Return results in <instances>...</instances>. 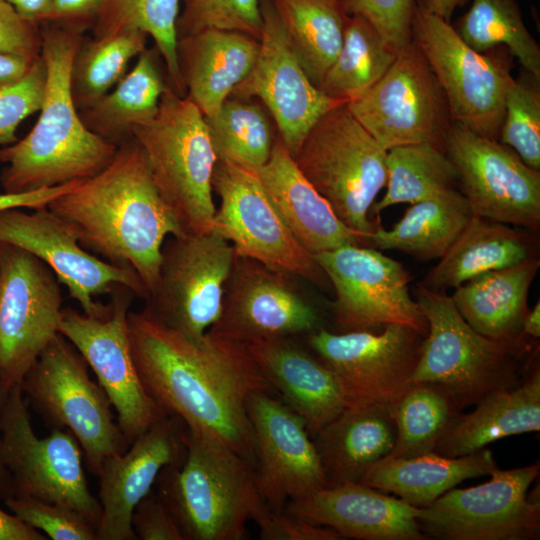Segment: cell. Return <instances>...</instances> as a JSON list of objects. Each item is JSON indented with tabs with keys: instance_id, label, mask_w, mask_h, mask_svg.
<instances>
[{
	"instance_id": "obj_1",
	"label": "cell",
	"mask_w": 540,
	"mask_h": 540,
	"mask_svg": "<svg viewBox=\"0 0 540 540\" xmlns=\"http://www.w3.org/2000/svg\"><path fill=\"white\" fill-rule=\"evenodd\" d=\"M133 359L153 400L186 428L214 436L253 465L256 448L248 397L274 393L246 345L207 331L192 339L144 310L128 312Z\"/></svg>"
},
{
	"instance_id": "obj_2",
	"label": "cell",
	"mask_w": 540,
	"mask_h": 540,
	"mask_svg": "<svg viewBox=\"0 0 540 540\" xmlns=\"http://www.w3.org/2000/svg\"><path fill=\"white\" fill-rule=\"evenodd\" d=\"M47 207L71 225L83 248L133 270L148 295L158 280L165 240L187 233L157 190L135 139L118 146L102 171Z\"/></svg>"
},
{
	"instance_id": "obj_3",
	"label": "cell",
	"mask_w": 540,
	"mask_h": 540,
	"mask_svg": "<svg viewBox=\"0 0 540 540\" xmlns=\"http://www.w3.org/2000/svg\"><path fill=\"white\" fill-rule=\"evenodd\" d=\"M41 29L46 83L38 120L21 140L0 149V181L19 193L90 178L107 167L117 146L83 123L71 93V70L85 26L47 22Z\"/></svg>"
},
{
	"instance_id": "obj_4",
	"label": "cell",
	"mask_w": 540,
	"mask_h": 540,
	"mask_svg": "<svg viewBox=\"0 0 540 540\" xmlns=\"http://www.w3.org/2000/svg\"><path fill=\"white\" fill-rule=\"evenodd\" d=\"M182 460L159 474L158 495L184 540H241L267 509L254 465L220 439L186 428Z\"/></svg>"
},
{
	"instance_id": "obj_5",
	"label": "cell",
	"mask_w": 540,
	"mask_h": 540,
	"mask_svg": "<svg viewBox=\"0 0 540 540\" xmlns=\"http://www.w3.org/2000/svg\"><path fill=\"white\" fill-rule=\"evenodd\" d=\"M416 301L427 321L420 357L410 383L439 388L462 411L495 390L519 385L528 369V343L489 339L460 315L451 296L418 284Z\"/></svg>"
},
{
	"instance_id": "obj_6",
	"label": "cell",
	"mask_w": 540,
	"mask_h": 540,
	"mask_svg": "<svg viewBox=\"0 0 540 540\" xmlns=\"http://www.w3.org/2000/svg\"><path fill=\"white\" fill-rule=\"evenodd\" d=\"M152 180L189 233L214 231L212 179L218 160L204 115L169 85L154 118L133 130Z\"/></svg>"
},
{
	"instance_id": "obj_7",
	"label": "cell",
	"mask_w": 540,
	"mask_h": 540,
	"mask_svg": "<svg viewBox=\"0 0 540 540\" xmlns=\"http://www.w3.org/2000/svg\"><path fill=\"white\" fill-rule=\"evenodd\" d=\"M386 156L342 103L315 123L294 160L339 219L368 244L377 229L369 219L370 209L387 182Z\"/></svg>"
},
{
	"instance_id": "obj_8",
	"label": "cell",
	"mask_w": 540,
	"mask_h": 540,
	"mask_svg": "<svg viewBox=\"0 0 540 540\" xmlns=\"http://www.w3.org/2000/svg\"><path fill=\"white\" fill-rule=\"evenodd\" d=\"M411 40L435 74L447 99L451 119L473 133L499 140L505 97L513 81L508 49L480 53L453 26L416 2Z\"/></svg>"
},
{
	"instance_id": "obj_9",
	"label": "cell",
	"mask_w": 540,
	"mask_h": 540,
	"mask_svg": "<svg viewBox=\"0 0 540 540\" xmlns=\"http://www.w3.org/2000/svg\"><path fill=\"white\" fill-rule=\"evenodd\" d=\"M87 363L73 344L58 334L44 349L21 384L33 407L53 427L70 431L85 465L98 476L103 461L129 446L115 422L102 387L91 380Z\"/></svg>"
},
{
	"instance_id": "obj_10",
	"label": "cell",
	"mask_w": 540,
	"mask_h": 540,
	"mask_svg": "<svg viewBox=\"0 0 540 540\" xmlns=\"http://www.w3.org/2000/svg\"><path fill=\"white\" fill-rule=\"evenodd\" d=\"M0 461L11 477L15 496L68 507L98 528L101 505L89 490L78 441L70 431L57 427L48 436L38 437L21 385L11 387L3 411Z\"/></svg>"
},
{
	"instance_id": "obj_11",
	"label": "cell",
	"mask_w": 540,
	"mask_h": 540,
	"mask_svg": "<svg viewBox=\"0 0 540 540\" xmlns=\"http://www.w3.org/2000/svg\"><path fill=\"white\" fill-rule=\"evenodd\" d=\"M235 256L230 242L215 231L168 237L143 310L186 337L201 338L221 316Z\"/></svg>"
},
{
	"instance_id": "obj_12",
	"label": "cell",
	"mask_w": 540,
	"mask_h": 540,
	"mask_svg": "<svg viewBox=\"0 0 540 540\" xmlns=\"http://www.w3.org/2000/svg\"><path fill=\"white\" fill-rule=\"evenodd\" d=\"M212 186L220 199L214 231L230 242L237 255L293 274L322 290L331 287L314 256L284 222L254 169L218 159Z\"/></svg>"
},
{
	"instance_id": "obj_13",
	"label": "cell",
	"mask_w": 540,
	"mask_h": 540,
	"mask_svg": "<svg viewBox=\"0 0 540 540\" xmlns=\"http://www.w3.org/2000/svg\"><path fill=\"white\" fill-rule=\"evenodd\" d=\"M346 106L386 151L417 143L444 148L453 123L445 94L412 40L382 77Z\"/></svg>"
},
{
	"instance_id": "obj_14",
	"label": "cell",
	"mask_w": 540,
	"mask_h": 540,
	"mask_svg": "<svg viewBox=\"0 0 540 540\" xmlns=\"http://www.w3.org/2000/svg\"><path fill=\"white\" fill-rule=\"evenodd\" d=\"M539 470L538 462L509 470L497 467L488 482L448 490L418 508L421 531L440 540L538 539L540 503L528 490Z\"/></svg>"
},
{
	"instance_id": "obj_15",
	"label": "cell",
	"mask_w": 540,
	"mask_h": 540,
	"mask_svg": "<svg viewBox=\"0 0 540 540\" xmlns=\"http://www.w3.org/2000/svg\"><path fill=\"white\" fill-rule=\"evenodd\" d=\"M62 292L52 269L0 241V381L12 387L59 334Z\"/></svg>"
},
{
	"instance_id": "obj_16",
	"label": "cell",
	"mask_w": 540,
	"mask_h": 540,
	"mask_svg": "<svg viewBox=\"0 0 540 540\" xmlns=\"http://www.w3.org/2000/svg\"><path fill=\"white\" fill-rule=\"evenodd\" d=\"M111 295V311L103 318L64 308L59 333L94 371L130 445L168 414L146 391L133 359L127 316L135 294L117 285Z\"/></svg>"
},
{
	"instance_id": "obj_17",
	"label": "cell",
	"mask_w": 540,
	"mask_h": 540,
	"mask_svg": "<svg viewBox=\"0 0 540 540\" xmlns=\"http://www.w3.org/2000/svg\"><path fill=\"white\" fill-rule=\"evenodd\" d=\"M313 256L335 291L332 310L338 332L374 331L400 324L426 336L427 321L411 297V277L401 263L363 245Z\"/></svg>"
},
{
	"instance_id": "obj_18",
	"label": "cell",
	"mask_w": 540,
	"mask_h": 540,
	"mask_svg": "<svg viewBox=\"0 0 540 540\" xmlns=\"http://www.w3.org/2000/svg\"><path fill=\"white\" fill-rule=\"evenodd\" d=\"M306 336L333 372L346 407L392 403L409 385L425 337L400 324H388L380 333L322 327Z\"/></svg>"
},
{
	"instance_id": "obj_19",
	"label": "cell",
	"mask_w": 540,
	"mask_h": 540,
	"mask_svg": "<svg viewBox=\"0 0 540 540\" xmlns=\"http://www.w3.org/2000/svg\"><path fill=\"white\" fill-rule=\"evenodd\" d=\"M444 149L473 215L533 232L540 229V172L499 141L453 122Z\"/></svg>"
},
{
	"instance_id": "obj_20",
	"label": "cell",
	"mask_w": 540,
	"mask_h": 540,
	"mask_svg": "<svg viewBox=\"0 0 540 540\" xmlns=\"http://www.w3.org/2000/svg\"><path fill=\"white\" fill-rule=\"evenodd\" d=\"M296 278L236 254L225 286L221 316L208 332L248 345L307 335L322 328L319 310Z\"/></svg>"
},
{
	"instance_id": "obj_21",
	"label": "cell",
	"mask_w": 540,
	"mask_h": 540,
	"mask_svg": "<svg viewBox=\"0 0 540 540\" xmlns=\"http://www.w3.org/2000/svg\"><path fill=\"white\" fill-rule=\"evenodd\" d=\"M0 241L18 246L46 263L88 316L103 318L110 313L111 304L99 303L94 297L110 294L117 285L128 287L140 298L148 296L133 270L90 254L79 243L71 225L48 207L33 213L0 211Z\"/></svg>"
},
{
	"instance_id": "obj_22",
	"label": "cell",
	"mask_w": 540,
	"mask_h": 540,
	"mask_svg": "<svg viewBox=\"0 0 540 540\" xmlns=\"http://www.w3.org/2000/svg\"><path fill=\"white\" fill-rule=\"evenodd\" d=\"M260 8L263 25L256 62L230 97L261 100L279 139L294 158L315 123L342 103L327 97L309 80L292 52L273 1L260 0Z\"/></svg>"
},
{
	"instance_id": "obj_23",
	"label": "cell",
	"mask_w": 540,
	"mask_h": 540,
	"mask_svg": "<svg viewBox=\"0 0 540 540\" xmlns=\"http://www.w3.org/2000/svg\"><path fill=\"white\" fill-rule=\"evenodd\" d=\"M246 411L255 440L256 485L270 510L328 486L313 439L294 410L272 393L256 392Z\"/></svg>"
},
{
	"instance_id": "obj_24",
	"label": "cell",
	"mask_w": 540,
	"mask_h": 540,
	"mask_svg": "<svg viewBox=\"0 0 540 540\" xmlns=\"http://www.w3.org/2000/svg\"><path fill=\"white\" fill-rule=\"evenodd\" d=\"M186 426L168 414L136 438L123 453L107 457L99 477L101 519L98 540H136L132 515L160 472L180 462Z\"/></svg>"
},
{
	"instance_id": "obj_25",
	"label": "cell",
	"mask_w": 540,
	"mask_h": 540,
	"mask_svg": "<svg viewBox=\"0 0 540 540\" xmlns=\"http://www.w3.org/2000/svg\"><path fill=\"white\" fill-rule=\"evenodd\" d=\"M284 510L341 538L427 540L417 521L418 507L358 482L329 485L287 503Z\"/></svg>"
},
{
	"instance_id": "obj_26",
	"label": "cell",
	"mask_w": 540,
	"mask_h": 540,
	"mask_svg": "<svg viewBox=\"0 0 540 540\" xmlns=\"http://www.w3.org/2000/svg\"><path fill=\"white\" fill-rule=\"evenodd\" d=\"M254 170L284 222L310 254L348 245L368 246L305 178L279 137L268 161Z\"/></svg>"
},
{
	"instance_id": "obj_27",
	"label": "cell",
	"mask_w": 540,
	"mask_h": 540,
	"mask_svg": "<svg viewBox=\"0 0 540 540\" xmlns=\"http://www.w3.org/2000/svg\"><path fill=\"white\" fill-rule=\"evenodd\" d=\"M264 377L313 437L346 407L333 372L293 338L246 345Z\"/></svg>"
},
{
	"instance_id": "obj_28",
	"label": "cell",
	"mask_w": 540,
	"mask_h": 540,
	"mask_svg": "<svg viewBox=\"0 0 540 540\" xmlns=\"http://www.w3.org/2000/svg\"><path fill=\"white\" fill-rule=\"evenodd\" d=\"M259 40L237 31L205 29L178 38L177 56L187 97L213 117L249 74Z\"/></svg>"
},
{
	"instance_id": "obj_29",
	"label": "cell",
	"mask_w": 540,
	"mask_h": 540,
	"mask_svg": "<svg viewBox=\"0 0 540 540\" xmlns=\"http://www.w3.org/2000/svg\"><path fill=\"white\" fill-rule=\"evenodd\" d=\"M538 249L536 232L473 215L420 284L446 292L482 273L538 258Z\"/></svg>"
},
{
	"instance_id": "obj_30",
	"label": "cell",
	"mask_w": 540,
	"mask_h": 540,
	"mask_svg": "<svg viewBox=\"0 0 540 540\" xmlns=\"http://www.w3.org/2000/svg\"><path fill=\"white\" fill-rule=\"evenodd\" d=\"M539 267L538 257L482 273L455 288L451 298L463 319L481 335L495 341L528 343L522 323Z\"/></svg>"
},
{
	"instance_id": "obj_31",
	"label": "cell",
	"mask_w": 540,
	"mask_h": 540,
	"mask_svg": "<svg viewBox=\"0 0 540 540\" xmlns=\"http://www.w3.org/2000/svg\"><path fill=\"white\" fill-rule=\"evenodd\" d=\"M328 486L357 482L394 447L396 426L389 404L345 407L313 437Z\"/></svg>"
},
{
	"instance_id": "obj_32",
	"label": "cell",
	"mask_w": 540,
	"mask_h": 540,
	"mask_svg": "<svg viewBox=\"0 0 540 540\" xmlns=\"http://www.w3.org/2000/svg\"><path fill=\"white\" fill-rule=\"evenodd\" d=\"M462 414L437 443L434 452L460 457L501 438L540 430V369L535 365L516 387L495 390Z\"/></svg>"
},
{
	"instance_id": "obj_33",
	"label": "cell",
	"mask_w": 540,
	"mask_h": 540,
	"mask_svg": "<svg viewBox=\"0 0 540 540\" xmlns=\"http://www.w3.org/2000/svg\"><path fill=\"white\" fill-rule=\"evenodd\" d=\"M496 468L492 452L485 448L460 457L430 452L412 458L384 457L368 467L357 482L423 508L463 480L490 475Z\"/></svg>"
},
{
	"instance_id": "obj_34",
	"label": "cell",
	"mask_w": 540,
	"mask_h": 540,
	"mask_svg": "<svg viewBox=\"0 0 540 540\" xmlns=\"http://www.w3.org/2000/svg\"><path fill=\"white\" fill-rule=\"evenodd\" d=\"M157 49H145L132 70L112 91L79 110L85 126L107 142L120 146L133 139V130L155 117L167 87Z\"/></svg>"
},
{
	"instance_id": "obj_35",
	"label": "cell",
	"mask_w": 540,
	"mask_h": 540,
	"mask_svg": "<svg viewBox=\"0 0 540 540\" xmlns=\"http://www.w3.org/2000/svg\"><path fill=\"white\" fill-rule=\"evenodd\" d=\"M472 216L462 192L457 188L450 189L411 204L392 228H377L372 232L368 246L378 250H398L424 261L440 259Z\"/></svg>"
},
{
	"instance_id": "obj_36",
	"label": "cell",
	"mask_w": 540,
	"mask_h": 540,
	"mask_svg": "<svg viewBox=\"0 0 540 540\" xmlns=\"http://www.w3.org/2000/svg\"><path fill=\"white\" fill-rule=\"evenodd\" d=\"M301 68L320 87L338 55L348 13L342 0H272Z\"/></svg>"
},
{
	"instance_id": "obj_37",
	"label": "cell",
	"mask_w": 540,
	"mask_h": 540,
	"mask_svg": "<svg viewBox=\"0 0 540 540\" xmlns=\"http://www.w3.org/2000/svg\"><path fill=\"white\" fill-rule=\"evenodd\" d=\"M396 55L366 18L348 15L341 49L319 89L327 97L347 103L378 81Z\"/></svg>"
},
{
	"instance_id": "obj_38",
	"label": "cell",
	"mask_w": 540,
	"mask_h": 540,
	"mask_svg": "<svg viewBox=\"0 0 540 540\" xmlns=\"http://www.w3.org/2000/svg\"><path fill=\"white\" fill-rule=\"evenodd\" d=\"M387 191L373 203V214L398 203H416L459 185L458 174L443 147L417 143L387 151Z\"/></svg>"
},
{
	"instance_id": "obj_39",
	"label": "cell",
	"mask_w": 540,
	"mask_h": 540,
	"mask_svg": "<svg viewBox=\"0 0 540 540\" xmlns=\"http://www.w3.org/2000/svg\"><path fill=\"white\" fill-rule=\"evenodd\" d=\"M396 426V440L389 458H412L434 449L461 415L451 400L436 386L409 384L389 404Z\"/></svg>"
},
{
	"instance_id": "obj_40",
	"label": "cell",
	"mask_w": 540,
	"mask_h": 540,
	"mask_svg": "<svg viewBox=\"0 0 540 540\" xmlns=\"http://www.w3.org/2000/svg\"><path fill=\"white\" fill-rule=\"evenodd\" d=\"M454 29L477 52L505 46L524 70L540 78V47L526 28L516 0H473Z\"/></svg>"
},
{
	"instance_id": "obj_41",
	"label": "cell",
	"mask_w": 540,
	"mask_h": 540,
	"mask_svg": "<svg viewBox=\"0 0 540 540\" xmlns=\"http://www.w3.org/2000/svg\"><path fill=\"white\" fill-rule=\"evenodd\" d=\"M180 0H106L94 22L93 37L140 30L151 36L162 57L171 88L180 96L186 92L178 65L177 19Z\"/></svg>"
},
{
	"instance_id": "obj_42",
	"label": "cell",
	"mask_w": 540,
	"mask_h": 540,
	"mask_svg": "<svg viewBox=\"0 0 540 540\" xmlns=\"http://www.w3.org/2000/svg\"><path fill=\"white\" fill-rule=\"evenodd\" d=\"M147 36L128 30L83 39L71 70V93L78 110L96 102L122 79L130 60L146 49Z\"/></svg>"
},
{
	"instance_id": "obj_43",
	"label": "cell",
	"mask_w": 540,
	"mask_h": 540,
	"mask_svg": "<svg viewBox=\"0 0 540 540\" xmlns=\"http://www.w3.org/2000/svg\"><path fill=\"white\" fill-rule=\"evenodd\" d=\"M218 159L257 169L272 152L276 136L258 103L229 97L211 118H205Z\"/></svg>"
},
{
	"instance_id": "obj_44",
	"label": "cell",
	"mask_w": 540,
	"mask_h": 540,
	"mask_svg": "<svg viewBox=\"0 0 540 540\" xmlns=\"http://www.w3.org/2000/svg\"><path fill=\"white\" fill-rule=\"evenodd\" d=\"M539 79L524 70L513 79L505 97L499 142L513 149L529 167L540 170Z\"/></svg>"
},
{
	"instance_id": "obj_45",
	"label": "cell",
	"mask_w": 540,
	"mask_h": 540,
	"mask_svg": "<svg viewBox=\"0 0 540 540\" xmlns=\"http://www.w3.org/2000/svg\"><path fill=\"white\" fill-rule=\"evenodd\" d=\"M178 38L205 29L237 31L260 39L263 19L260 0H180Z\"/></svg>"
},
{
	"instance_id": "obj_46",
	"label": "cell",
	"mask_w": 540,
	"mask_h": 540,
	"mask_svg": "<svg viewBox=\"0 0 540 540\" xmlns=\"http://www.w3.org/2000/svg\"><path fill=\"white\" fill-rule=\"evenodd\" d=\"M4 501L13 515L50 539L98 540L97 529L68 507L25 496Z\"/></svg>"
},
{
	"instance_id": "obj_47",
	"label": "cell",
	"mask_w": 540,
	"mask_h": 540,
	"mask_svg": "<svg viewBox=\"0 0 540 540\" xmlns=\"http://www.w3.org/2000/svg\"><path fill=\"white\" fill-rule=\"evenodd\" d=\"M45 83L46 67L40 54L23 78L0 87V145L15 143L19 124L39 112Z\"/></svg>"
},
{
	"instance_id": "obj_48",
	"label": "cell",
	"mask_w": 540,
	"mask_h": 540,
	"mask_svg": "<svg viewBox=\"0 0 540 540\" xmlns=\"http://www.w3.org/2000/svg\"><path fill=\"white\" fill-rule=\"evenodd\" d=\"M346 12L366 18L387 46L398 53L411 41L416 0H342Z\"/></svg>"
},
{
	"instance_id": "obj_49",
	"label": "cell",
	"mask_w": 540,
	"mask_h": 540,
	"mask_svg": "<svg viewBox=\"0 0 540 540\" xmlns=\"http://www.w3.org/2000/svg\"><path fill=\"white\" fill-rule=\"evenodd\" d=\"M262 540H340L334 530L315 525L286 510L269 508L255 521Z\"/></svg>"
},
{
	"instance_id": "obj_50",
	"label": "cell",
	"mask_w": 540,
	"mask_h": 540,
	"mask_svg": "<svg viewBox=\"0 0 540 540\" xmlns=\"http://www.w3.org/2000/svg\"><path fill=\"white\" fill-rule=\"evenodd\" d=\"M132 527L140 540H184L170 510L158 493L152 491L134 509Z\"/></svg>"
},
{
	"instance_id": "obj_51",
	"label": "cell",
	"mask_w": 540,
	"mask_h": 540,
	"mask_svg": "<svg viewBox=\"0 0 540 540\" xmlns=\"http://www.w3.org/2000/svg\"><path fill=\"white\" fill-rule=\"evenodd\" d=\"M41 47L38 24L24 20L9 3L0 0V52L38 57Z\"/></svg>"
},
{
	"instance_id": "obj_52",
	"label": "cell",
	"mask_w": 540,
	"mask_h": 540,
	"mask_svg": "<svg viewBox=\"0 0 540 540\" xmlns=\"http://www.w3.org/2000/svg\"><path fill=\"white\" fill-rule=\"evenodd\" d=\"M81 180L67 182L61 185L41 188L33 191L0 194V211L8 209L30 208L39 209L47 205L56 197L73 189Z\"/></svg>"
},
{
	"instance_id": "obj_53",
	"label": "cell",
	"mask_w": 540,
	"mask_h": 540,
	"mask_svg": "<svg viewBox=\"0 0 540 540\" xmlns=\"http://www.w3.org/2000/svg\"><path fill=\"white\" fill-rule=\"evenodd\" d=\"M106 0H52L51 22L76 24L86 27L94 24Z\"/></svg>"
},
{
	"instance_id": "obj_54",
	"label": "cell",
	"mask_w": 540,
	"mask_h": 540,
	"mask_svg": "<svg viewBox=\"0 0 540 540\" xmlns=\"http://www.w3.org/2000/svg\"><path fill=\"white\" fill-rule=\"evenodd\" d=\"M38 57L0 52V87L23 78Z\"/></svg>"
},
{
	"instance_id": "obj_55",
	"label": "cell",
	"mask_w": 540,
	"mask_h": 540,
	"mask_svg": "<svg viewBox=\"0 0 540 540\" xmlns=\"http://www.w3.org/2000/svg\"><path fill=\"white\" fill-rule=\"evenodd\" d=\"M37 529L22 522L12 513L0 509V540H46Z\"/></svg>"
},
{
	"instance_id": "obj_56",
	"label": "cell",
	"mask_w": 540,
	"mask_h": 540,
	"mask_svg": "<svg viewBox=\"0 0 540 540\" xmlns=\"http://www.w3.org/2000/svg\"><path fill=\"white\" fill-rule=\"evenodd\" d=\"M18 15L31 23H47L52 19V0H4Z\"/></svg>"
},
{
	"instance_id": "obj_57",
	"label": "cell",
	"mask_w": 540,
	"mask_h": 540,
	"mask_svg": "<svg viewBox=\"0 0 540 540\" xmlns=\"http://www.w3.org/2000/svg\"><path fill=\"white\" fill-rule=\"evenodd\" d=\"M10 389L11 387L0 381V427ZM13 496H15V491L11 477L0 461V498L6 500Z\"/></svg>"
},
{
	"instance_id": "obj_58",
	"label": "cell",
	"mask_w": 540,
	"mask_h": 540,
	"mask_svg": "<svg viewBox=\"0 0 540 540\" xmlns=\"http://www.w3.org/2000/svg\"><path fill=\"white\" fill-rule=\"evenodd\" d=\"M466 0H416L429 12L449 21L454 10Z\"/></svg>"
},
{
	"instance_id": "obj_59",
	"label": "cell",
	"mask_w": 540,
	"mask_h": 540,
	"mask_svg": "<svg viewBox=\"0 0 540 540\" xmlns=\"http://www.w3.org/2000/svg\"><path fill=\"white\" fill-rule=\"evenodd\" d=\"M522 334L526 338L540 337V303L539 301L529 310L522 323Z\"/></svg>"
}]
</instances>
